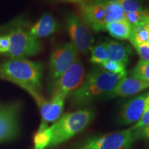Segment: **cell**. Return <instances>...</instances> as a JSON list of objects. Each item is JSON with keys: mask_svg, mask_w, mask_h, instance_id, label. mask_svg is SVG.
<instances>
[{"mask_svg": "<svg viewBox=\"0 0 149 149\" xmlns=\"http://www.w3.org/2000/svg\"><path fill=\"white\" fill-rule=\"evenodd\" d=\"M147 93L130 99L124 104L120 113L119 121L122 125L135 124L139 120L145 108V98Z\"/></svg>", "mask_w": 149, "mask_h": 149, "instance_id": "obj_11", "label": "cell"}, {"mask_svg": "<svg viewBox=\"0 0 149 149\" xmlns=\"http://www.w3.org/2000/svg\"><path fill=\"white\" fill-rule=\"evenodd\" d=\"M148 125H149V109L144 108V112H143L141 118L132 127H130V128L133 130H136L140 129L141 128H144Z\"/></svg>", "mask_w": 149, "mask_h": 149, "instance_id": "obj_24", "label": "cell"}, {"mask_svg": "<svg viewBox=\"0 0 149 149\" xmlns=\"http://www.w3.org/2000/svg\"><path fill=\"white\" fill-rule=\"evenodd\" d=\"M53 125L41 131H37L34 137L35 149H44L49 146L53 138Z\"/></svg>", "mask_w": 149, "mask_h": 149, "instance_id": "obj_20", "label": "cell"}, {"mask_svg": "<svg viewBox=\"0 0 149 149\" xmlns=\"http://www.w3.org/2000/svg\"><path fill=\"white\" fill-rule=\"evenodd\" d=\"M140 56L141 59L149 62V46L147 44L133 46Z\"/></svg>", "mask_w": 149, "mask_h": 149, "instance_id": "obj_25", "label": "cell"}, {"mask_svg": "<svg viewBox=\"0 0 149 149\" xmlns=\"http://www.w3.org/2000/svg\"><path fill=\"white\" fill-rule=\"evenodd\" d=\"M94 115L93 110L82 109L63 115L53 125V138L49 147L63 144L83 131L92 121Z\"/></svg>", "mask_w": 149, "mask_h": 149, "instance_id": "obj_3", "label": "cell"}, {"mask_svg": "<svg viewBox=\"0 0 149 149\" xmlns=\"http://www.w3.org/2000/svg\"><path fill=\"white\" fill-rule=\"evenodd\" d=\"M24 25V22L22 26L13 28L7 34L9 48L6 56L11 59H25L37 55L42 50L40 41L33 37Z\"/></svg>", "mask_w": 149, "mask_h": 149, "instance_id": "obj_4", "label": "cell"}, {"mask_svg": "<svg viewBox=\"0 0 149 149\" xmlns=\"http://www.w3.org/2000/svg\"><path fill=\"white\" fill-rule=\"evenodd\" d=\"M135 141L131 128L86 139L77 149H130Z\"/></svg>", "mask_w": 149, "mask_h": 149, "instance_id": "obj_5", "label": "cell"}, {"mask_svg": "<svg viewBox=\"0 0 149 149\" xmlns=\"http://www.w3.org/2000/svg\"><path fill=\"white\" fill-rule=\"evenodd\" d=\"M44 67L26 59H11L0 63V79L15 84L34 98L37 105L45 99L41 95Z\"/></svg>", "mask_w": 149, "mask_h": 149, "instance_id": "obj_1", "label": "cell"}, {"mask_svg": "<svg viewBox=\"0 0 149 149\" xmlns=\"http://www.w3.org/2000/svg\"><path fill=\"white\" fill-rule=\"evenodd\" d=\"M106 24L125 20V13L117 1H108L104 3Z\"/></svg>", "mask_w": 149, "mask_h": 149, "instance_id": "obj_17", "label": "cell"}, {"mask_svg": "<svg viewBox=\"0 0 149 149\" xmlns=\"http://www.w3.org/2000/svg\"><path fill=\"white\" fill-rule=\"evenodd\" d=\"M105 43L109 60L121 63L126 66L133 53L131 47L126 43L115 40H107Z\"/></svg>", "mask_w": 149, "mask_h": 149, "instance_id": "obj_15", "label": "cell"}, {"mask_svg": "<svg viewBox=\"0 0 149 149\" xmlns=\"http://www.w3.org/2000/svg\"><path fill=\"white\" fill-rule=\"evenodd\" d=\"M145 108L149 109V93H147L145 98Z\"/></svg>", "mask_w": 149, "mask_h": 149, "instance_id": "obj_29", "label": "cell"}, {"mask_svg": "<svg viewBox=\"0 0 149 149\" xmlns=\"http://www.w3.org/2000/svg\"><path fill=\"white\" fill-rule=\"evenodd\" d=\"M92 1L96 3H105L107 2L108 0H92Z\"/></svg>", "mask_w": 149, "mask_h": 149, "instance_id": "obj_30", "label": "cell"}, {"mask_svg": "<svg viewBox=\"0 0 149 149\" xmlns=\"http://www.w3.org/2000/svg\"><path fill=\"white\" fill-rule=\"evenodd\" d=\"M133 134L135 141L139 140V139L149 140V125L141 128L140 129L133 130Z\"/></svg>", "mask_w": 149, "mask_h": 149, "instance_id": "obj_26", "label": "cell"}, {"mask_svg": "<svg viewBox=\"0 0 149 149\" xmlns=\"http://www.w3.org/2000/svg\"><path fill=\"white\" fill-rule=\"evenodd\" d=\"M105 31L120 40H130L132 34V27L126 20L107 24Z\"/></svg>", "mask_w": 149, "mask_h": 149, "instance_id": "obj_16", "label": "cell"}, {"mask_svg": "<svg viewBox=\"0 0 149 149\" xmlns=\"http://www.w3.org/2000/svg\"><path fill=\"white\" fill-rule=\"evenodd\" d=\"M131 76L149 83V62L140 59L131 71Z\"/></svg>", "mask_w": 149, "mask_h": 149, "instance_id": "obj_21", "label": "cell"}, {"mask_svg": "<svg viewBox=\"0 0 149 149\" xmlns=\"http://www.w3.org/2000/svg\"><path fill=\"white\" fill-rule=\"evenodd\" d=\"M125 13L140 12L144 10L138 0H120L117 1Z\"/></svg>", "mask_w": 149, "mask_h": 149, "instance_id": "obj_22", "label": "cell"}, {"mask_svg": "<svg viewBox=\"0 0 149 149\" xmlns=\"http://www.w3.org/2000/svg\"><path fill=\"white\" fill-rule=\"evenodd\" d=\"M60 1H64V2H68V3H81L84 0H59Z\"/></svg>", "mask_w": 149, "mask_h": 149, "instance_id": "obj_28", "label": "cell"}, {"mask_svg": "<svg viewBox=\"0 0 149 149\" xmlns=\"http://www.w3.org/2000/svg\"><path fill=\"white\" fill-rule=\"evenodd\" d=\"M66 96L59 92H52L51 106L47 114L42 119L38 131H41L48 127V124L57 120L60 117L64 109V102Z\"/></svg>", "mask_w": 149, "mask_h": 149, "instance_id": "obj_13", "label": "cell"}, {"mask_svg": "<svg viewBox=\"0 0 149 149\" xmlns=\"http://www.w3.org/2000/svg\"><path fill=\"white\" fill-rule=\"evenodd\" d=\"M85 77V68L79 58L60 77L52 84V92L56 91L69 96L82 84Z\"/></svg>", "mask_w": 149, "mask_h": 149, "instance_id": "obj_8", "label": "cell"}, {"mask_svg": "<svg viewBox=\"0 0 149 149\" xmlns=\"http://www.w3.org/2000/svg\"><path fill=\"white\" fill-rule=\"evenodd\" d=\"M79 17L91 30L95 32L105 31L104 3H96L92 0H84L78 6Z\"/></svg>", "mask_w": 149, "mask_h": 149, "instance_id": "obj_10", "label": "cell"}, {"mask_svg": "<svg viewBox=\"0 0 149 149\" xmlns=\"http://www.w3.org/2000/svg\"><path fill=\"white\" fill-rule=\"evenodd\" d=\"M78 51L70 42L61 44L53 51L50 59L49 77L51 84L66 71L78 58Z\"/></svg>", "mask_w": 149, "mask_h": 149, "instance_id": "obj_7", "label": "cell"}, {"mask_svg": "<svg viewBox=\"0 0 149 149\" xmlns=\"http://www.w3.org/2000/svg\"><path fill=\"white\" fill-rule=\"evenodd\" d=\"M102 68L107 71L111 72L115 74H122L126 73V66L121 64V63L116 62V61H111L109 59L104 61L102 64H100Z\"/></svg>", "mask_w": 149, "mask_h": 149, "instance_id": "obj_23", "label": "cell"}, {"mask_svg": "<svg viewBox=\"0 0 149 149\" xmlns=\"http://www.w3.org/2000/svg\"><path fill=\"white\" fill-rule=\"evenodd\" d=\"M148 14H149V13H148ZM148 31H149V22H148ZM147 44H148V46H149V37H148V42H147Z\"/></svg>", "mask_w": 149, "mask_h": 149, "instance_id": "obj_31", "label": "cell"}, {"mask_svg": "<svg viewBox=\"0 0 149 149\" xmlns=\"http://www.w3.org/2000/svg\"><path fill=\"white\" fill-rule=\"evenodd\" d=\"M91 59L90 60L93 64H97L100 65L104 61L109 59L108 56L107 46L105 42H100L96 44L95 45L93 44L91 50Z\"/></svg>", "mask_w": 149, "mask_h": 149, "instance_id": "obj_19", "label": "cell"}, {"mask_svg": "<svg viewBox=\"0 0 149 149\" xmlns=\"http://www.w3.org/2000/svg\"><path fill=\"white\" fill-rule=\"evenodd\" d=\"M20 110L21 105L18 102L0 107V144L16 137Z\"/></svg>", "mask_w": 149, "mask_h": 149, "instance_id": "obj_9", "label": "cell"}, {"mask_svg": "<svg viewBox=\"0 0 149 149\" xmlns=\"http://www.w3.org/2000/svg\"><path fill=\"white\" fill-rule=\"evenodd\" d=\"M9 48V40L8 35H0V55H6Z\"/></svg>", "mask_w": 149, "mask_h": 149, "instance_id": "obj_27", "label": "cell"}, {"mask_svg": "<svg viewBox=\"0 0 149 149\" xmlns=\"http://www.w3.org/2000/svg\"><path fill=\"white\" fill-rule=\"evenodd\" d=\"M149 88V83L133 76L122 77L108 98L126 97L135 95Z\"/></svg>", "mask_w": 149, "mask_h": 149, "instance_id": "obj_12", "label": "cell"}, {"mask_svg": "<svg viewBox=\"0 0 149 149\" xmlns=\"http://www.w3.org/2000/svg\"><path fill=\"white\" fill-rule=\"evenodd\" d=\"M108 1H118L120 0H108Z\"/></svg>", "mask_w": 149, "mask_h": 149, "instance_id": "obj_32", "label": "cell"}, {"mask_svg": "<svg viewBox=\"0 0 149 149\" xmlns=\"http://www.w3.org/2000/svg\"><path fill=\"white\" fill-rule=\"evenodd\" d=\"M148 22L149 17L146 21L132 28V34L129 40L132 45L134 46L147 44L149 37Z\"/></svg>", "mask_w": 149, "mask_h": 149, "instance_id": "obj_18", "label": "cell"}, {"mask_svg": "<svg viewBox=\"0 0 149 149\" xmlns=\"http://www.w3.org/2000/svg\"><path fill=\"white\" fill-rule=\"evenodd\" d=\"M58 29V24L52 15L45 13L32 26L30 27L29 32L36 39L47 37L53 35Z\"/></svg>", "mask_w": 149, "mask_h": 149, "instance_id": "obj_14", "label": "cell"}, {"mask_svg": "<svg viewBox=\"0 0 149 149\" xmlns=\"http://www.w3.org/2000/svg\"><path fill=\"white\" fill-rule=\"evenodd\" d=\"M126 73L115 74L102 68H95L85 76L82 84L70 95V103L84 107L102 97H109L118 81Z\"/></svg>", "mask_w": 149, "mask_h": 149, "instance_id": "obj_2", "label": "cell"}, {"mask_svg": "<svg viewBox=\"0 0 149 149\" xmlns=\"http://www.w3.org/2000/svg\"><path fill=\"white\" fill-rule=\"evenodd\" d=\"M148 13H149V10H148Z\"/></svg>", "mask_w": 149, "mask_h": 149, "instance_id": "obj_33", "label": "cell"}, {"mask_svg": "<svg viewBox=\"0 0 149 149\" xmlns=\"http://www.w3.org/2000/svg\"><path fill=\"white\" fill-rule=\"evenodd\" d=\"M66 26L71 40L70 43L78 53L88 54L94 44V38L90 28L74 13H70L66 16Z\"/></svg>", "mask_w": 149, "mask_h": 149, "instance_id": "obj_6", "label": "cell"}]
</instances>
